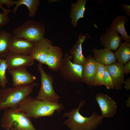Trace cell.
<instances>
[{
    "label": "cell",
    "mask_w": 130,
    "mask_h": 130,
    "mask_svg": "<svg viewBox=\"0 0 130 130\" xmlns=\"http://www.w3.org/2000/svg\"><path fill=\"white\" fill-rule=\"evenodd\" d=\"M17 108L30 118L36 119L52 117L55 111L59 113L63 110L64 107L58 102L41 100L29 96L20 103Z\"/></svg>",
    "instance_id": "obj_1"
},
{
    "label": "cell",
    "mask_w": 130,
    "mask_h": 130,
    "mask_svg": "<svg viewBox=\"0 0 130 130\" xmlns=\"http://www.w3.org/2000/svg\"><path fill=\"white\" fill-rule=\"evenodd\" d=\"M85 100L80 102L77 108H73L63 115L68 118L62 124L66 126L70 130H95L101 125L104 117L95 112L89 117L83 116L79 112L80 108L85 104Z\"/></svg>",
    "instance_id": "obj_2"
},
{
    "label": "cell",
    "mask_w": 130,
    "mask_h": 130,
    "mask_svg": "<svg viewBox=\"0 0 130 130\" xmlns=\"http://www.w3.org/2000/svg\"><path fill=\"white\" fill-rule=\"evenodd\" d=\"M38 85L34 82L29 84L0 89V111L17 108L20 103L29 96Z\"/></svg>",
    "instance_id": "obj_3"
},
{
    "label": "cell",
    "mask_w": 130,
    "mask_h": 130,
    "mask_svg": "<svg viewBox=\"0 0 130 130\" xmlns=\"http://www.w3.org/2000/svg\"><path fill=\"white\" fill-rule=\"evenodd\" d=\"M31 118L17 108H9L4 111L1 125L5 130H36Z\"/></svg>",
    "instance_id": "obj_4"
},
{
    "label": "cell",
    "mask_w": 130,
    "mask_h": 130,
    "mask_svg": "<svg viewBox=\"0 0 130 130\" xmlns=\"http://www.w3.org/2000/svg\"><path fill=\"white\" fill-rule=\"evenodd\" d=\"M45 31L42 23L29 19L14 28L12 35L14 37L24 39L35 43L45 38Z\"/></svg>",
    "instance_id": "obj_5"
},
{
    "label": "cell",
    "mask_w": 130,
    "mask_h": 130,
    "mask_svg": "<svg viewBox=\"0 0 130 130\" xmlns=\"http://www.w3.org/2000/svg\"><path fill=\"white\" fill-rule=\"evenodd\" d=\"M42 65L40 63L37 64V68L40 75L41 85L36 98L39 99L57 102L60 97L54 89L53 77L45 71Z\"/></svg>",
    "instance_id": "obj_6"
},
{
    "label": "cell",
    "mask_w": 130,
    "mask_h": 130,
    "mask_svg": "<svg viewBox=\"0 0 130 130\" xmlns=\"http://www.w3.org/2000/svg\"><path fill=\"white\" fill-rule=\"evenodd\" d=\"M72 57L67 52L64 55L62 66L59 70L60 74L65 79L71 82H82L83 65L74 63L71 60Z\"/></svg>",
    "instance_id": "obj_7"
},
{
    "label": "cell",
    "mask_w": 130,
    "mask_h": 130,
    "mask_svg": "<svg viewBox=\"0 0 130 130\" xmlns=\"http://www.w3.org/2000/svg\"><path fill=\"white\" fill-rule=\"evenodd\" d=\"M7 72L11 76L13 86L31 84L36 79L34 76L27 70L26 67H20Z\"/></svg>",
    "instance_id": "obj_8"
},
{
    "label": "cell",
    "mask_w": 130,
    "mask_h": 130,
    "mask_svg": "<svg viewBox=\"0 0 130 130\" xmlns=\"http://www.w3.org/2000/svg\"><path fill=\"white\" fill-rule=\"evenodd\" d=\"M52 45L51 41L44 38L34 44L29 55L39 63L46 64L49 49Z\"/></svg>",
    "instance_id": "obj_9"
},
{
    "label": "cell",
    "mask_w": 130,
    "mask_h": 130,
    "mask_svg": "<svg viewBox=\"0 0 130 130\" xmlns=\"http://www.w3.org/2000/svg\"><path fill=\"white\" fill-rule=\"evenodd\" d=\"M8 70L32 65L34 60L30 55L9 53L5 58Z\"/></svg>",
    "instance_id": "obj_10"
},
{
    "label": "cell",
    "mask_w": 130,
    "mask_h": 130,
    "mask_svg": "<svg viewBox=\"0 0 130 130\" xmlns=\"http://www.w3.org/2000/svg\"><path fill=\"white\" fill-rule=\"evenodd\" d=\"M95 98L101 112V115L104 117H110L116 113L117 106L116 103L110 97L105 94H97Z\"/></svg>",
    "instance_id": "obj_11"
},
{
    "label": "cell",
    "mask_w": 130,
    "mask_h": 130,
    "mask_svg": "<svg viewBox=\"0 0 130 130\" xmlns=\"http://www.w3.org/2000/svg\"><path fill=\"white\" fill-rule=\"evenodd\" d=\"M97 62L91 55L88 56L83 65L82 82L91 86H95L94 79Z\"/></svg>",
    "instance_id": "obj_12"
},
{
    "label": "cell",
    "mask_w": 130,
    "mask_h": 130,
    "mask_svg": "<svg viewBox=\"0 0 130 130\" xmlns=\"http://www.w3.org/2000/svg\"><path fill=\"white\" fill-rule=\"evenodd\" d=\"M124 65L123 64L118 61L110 65H105V69L111 76L114 88L116 90H120L122 88L124 74Z\"/></svg>",
    "instance_id": "obj_13"
},
{
    "label": "cell",
    "mask_w": 130,
    "mask_h": 130,
    "mask_svg": "<svg viewBox=\"0 0 130 130\" xmlns=\"http://www.w3.org/2000/svg\"><path fill=\"white\" fill-rule=\"evenodd\" d=\"M64 55L60 47L52 45L47 57L46 65L48 69L53 71H59L62 65Z\"/></svg>",
    "instance_id": "obj_14"
},
{
    "label": "cell",
    "mask_w": 130,
    "mask_h": 130,
    "mask_svg": "<svg viewBox=\"0 0 130 130\" xmlns=\"http://www.w3.org/2000/svg\"><path fill=\"white\" fill-rule=\"evenodd\" d=\"M34 43L12 36L9 43V53L29 55Z\"/></svg>",
    "instance_id": "obj_15"
},
{
    "label": "cell",
    "mask_w": 130,
    "mask_h": 130,
    "mask_svg": "<svg viewBox=\"0 0 130 130\" xmlns=\"http://www.w3.org/2000/svg\"><path fill=\"white\" fill-rule=\"evenodd\" d=\"M122 40L117 32L109 28L106 29L100 39V44L105 48L114 51L118 48L122 43Z\"/></svg>",
    "instance_id": "obj_16"
},
{
    "label": "cell",
    "mask_w": 130,
    "mask_h": 130,
    "mask_svg": "<svg viewBox=\"0 0 130 130\" xmlns=\"http://www.w3.org/2000/svg\"><path fill=\"white\" fill-rule=\"evenodd\" d=\"M92 52L94 54L93 57L95 61L104 65H110L117 61L115 52L108 49L94 48L92 49Z\"/></svg>",
    "instance_id": "obj_17"
},
{
    "label": "cell",
    "mask_w": 130,
    "mask_h": 130,
    "mask_svg": "<svg viewBox=\"0 0 130 130\" xmlns=\"http://www.w3.org/2000/svg\"><path fill=\"white\" fill-rule=\"evenodd\" d=\"M87 34L84 35L80 34L78 37L70 51L71 55L73 58V62L79 65H83L86 58L83 54L82 45L85 41Z\"/></svg>",
    "instance_id": "obj_18"
},
{
    "label": "cell",
    "mask_w": 130,
    "mask_h": 130,
    "mask_svg": "<svg viewBox=\"0 0 130 130\" xmlns=\"http://www.w3.org/2000/svg\"><path fill=\"white\" fill-rule=\"evenodd\" d=\"M87 0H78L76 3H72L71 5L70 17L71 23L75 27L77 26L78 20L85 18L84 15L85 10V5Z\"/></svg>",
    "instance_id": "obj_19"
},
{
    "label": "cell",
    "mask_w": 130,
    "mask_h": 130,
    "mask_svg": "<svg viewBox=\"0 0 130 130\" xmlns=\"http://www.w3.org/2000/svg\"><path fill=\"white\" fill-rule=\"evenodd\" d=\"M128 20L125 15L118 16L113 20L109 28L120 34L122 39L125 41L130 42V37L127 34L125 26Z\"/></svg>",
    "instance_id": "obj_20"
},
{
    "label": "cell",
    "mask_w": 130,
    "mask_h": 130,
    "mask_svg": "<svg viewBox=\"0 0 130 130\" xmlns=\"http://www.w3.org/2000/svg\"><path fill=\"white\" fill-rule=\"evenodd\" d=\"M13 3L14 4L16 5L13 10L14 14H16L19 6L22 5H24L27 8L28 11V16L31 18H33L35 16L38 7L40 4L39 0H19L13 1Z\"/></svg>",
    "instance_id": "obj_21"
},
{
    "label": "cell",
    "mask_w": 130,
    "mask_h": 130,
    "mask_svg": "<svg viewBox=\"0 0 130 130\" xmlns=\"http://www.w3.org/2000/svg\"><path fill=\"white\" fill-rule=\"evenodd\" d=\"M130 42L122 43L115 52V55L118 61L125 64L130 59Z\"/></svg>",
    "instance_id": "obj_22"
},
{
    "label": "cell",
    "mask_w": 130,
    "mask_h": 130,
    "mask_svg": "<svg viewBox=\"0 0 130 130\" xmlns=\"http://www.w3.org/2000/svg\"><path fill=\"white\" fill-rule=\"evenodd\" d=\"M11 33L0 29V57L5 58L9 54V46L12 36Z\"/></svg>",
    "instance_id": "obj_23"
},
{
    "label": "cell",
    "mask_w": 130,
    "mask_h": 130,
    "mask_svg": "<svg viewBox=\"0 0 130 130\" xmlns=\"http://www.w3.org/2000/svg\"><path fill=\"white\" fill-rule=\"evenodd\" d=\"M7 70L6 62L5 59H0V86L2 88L6 87V85L8 83V80L6 75Z\"/></svg>",
    "instance_id": "obj_24"
},
{
    "label": "cell",
    "mask_w": 130,
    "mask_h": 130,
    "mask_svg": "<svg viewBox=\"0 0 130 130\" xmlns=\"http://www.w3.org/2000/svg\"><path fill=\"white\" fill-rule=\"evenodd\" d=\"M105 70V65L97 62V70L95 76V86L103 85V77Z\"/></svg>",
    "instance_id": "obj_25"
},
{
    "label": "cell",
    "mask_w": 130,
    "mask_h": 130,
    "mask_svg": "<svg viewBox=\"0 0 130 130\" xmlns=\"http://www.w3.org/2000/svg\"><path fill=\"white\" fill-rule=\"evenodd\" d=\"M103 85L108 89L114 88L113 82L111 76L108 71L105 69L103 77Z\"/></svg>",
    "instance_id": "obj_26"
},
{
    "label": "cell",
    "mask_w": 130,
    "mask_h": 130,
    "mask_svg": "<svg viewBox=\"0 0 130 130\" xmlns=\"http://www.w3.org/2000/svg\"><path fill=\"white\" fill-rule=\"evenodd\" d=\"M11 11L8 10L0 13V28L6 25L9 22L10 19L7 15Z\"/></svg>",
    "instance_id": "obj_27"
},
{
    "label": "cell",
    "mask_w": 130,
    "mask_h": 130,
    "mask_svg": "<svg viewBox=\"0 0 130 130\" xmlns=\"http://www.w3.org/2000/svg\"><path fill=\"white\" fill-rule=\"evenodd\" d=\"M121 7L123 10L126 12L127 14L130 16V5H127L125 3H123L121 5Z\"/></svg>",
    "instance_id": "obj_28"
},
{
    "label": "cell",
    "mask_w": 130,
    "mask_h": 130,
    "mask_svg": "<svg viewBox=\"0 0 130 130\" xmlns=\"http://www.w3.org/2000/svg\"><path fill=\"white\" fill-rule=\"evenodd\" d=\"M124 74L128 75L130 73V61L125 64L124 65Z\"/></svg>",
    "instance_id": "obj_29"
},
{
    "label": "cell",
    "mask_w": 130,
    "mask_h": 130,
    "mask_svg": "<svg viewBox=\"0 0 130 130\" xmlns=\"http://www.w3.org/2000/svg\"><path fill=\"white\" fill-rule=\"evenodd\" d=\"M125 85V88L127 90H128L130 89V78H127L125 81H124Z\"/></svg>",
    "instance_id": "obj_30"
},
{
    "label": "cell",
    "mask_w": 130,
    "mask_h": 130,
    "mask_svg": "<svg viewBox=\"0 0 130 130\" xmlns=\"http://www.w3.org/2000/svg\"><path fill=\"white\" fill-rule=\"evenodd\" d=\"M1 58L0 57V59Z\"/></svg>",
    "instance_id": "obj_31"
}]
</instances>
